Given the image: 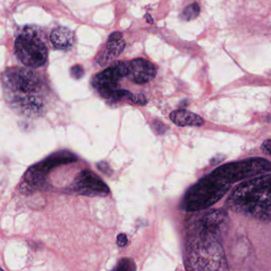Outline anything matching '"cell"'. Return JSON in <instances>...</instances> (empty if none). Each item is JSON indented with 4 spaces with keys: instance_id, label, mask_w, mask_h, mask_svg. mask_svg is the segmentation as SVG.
<instances>
[{
    "instance_id": "3",
    "label": "cell",
    "mask_w": 271,
    "mask_h": 271,
    "mask_svg": "<svg viewBox=\"0 0 271 271\" xmlns=\"http://www.w3.org/2000/svg\"><path fill=\"white\" fill-rule=\"evenodd\" d=\"M187 271H230L221 240L207 235H193L185 252Z\"/></svg>"
},
{
    "instance_id": "12",
    "label": "cell",
    "mask_w": 271,
    "mask_h": 271,
    "mask_svg": "<svg viewBox=\"0 0 271 271\" xmlns=\"http://www.w3.org/2000/svg\"><path fill=\"white\" fill-rule=\"evenodd\" d=\"M170 119L175 125L181 127L186 126H202L204 120L198 114L186 110H178L170 114Z\"/></svg>"
},
{
    "instance_id": "22",
    "label": "cell",
    "mask_w": 271,
    "mask_h": 271,
    "mask_svg": "<svg viewBox=\"0 0 271 271\" xmlns=\"http://www.w3.org/2000/svg\"><path fill=\"white\" fill-rule=\"evenodd\" d=\"M146 18H147V22H149V23H153V21H152V19H151V16L149 15V14H147L146 15Z\"/></svg>"
},
{
    "instance_id": "11",
    "label": "cell",
    "mask_w": 271,
    "mask_h": 271,
    "mask_svg": "<svg viewBox=\"0 0 271 271\" xmlns=\"http://www.w3.org/2000/svg\"><path fill=\"white\" fill-rule=\"evenodd\" d=\"M127 67L128 70L126 76L137 84L148 83L156 75L155 65L144 59L134 60Z\"/></svg>"
},
{
    "instance_id": "17",
    "label": "cell",
    "mask_w": 271,
    "mask_h": 271,
    "mask_svg": "<svg viewBox=\"0 0 271 271\" xmlns=\"http://www.w3.org/2000/svg\"><path fill=\"white\" fill-rule=\"evenodd\" d=\"M84 75V70L81 65H75L71 68V75L75 79H79Z\"/></svg>"
},
{
    "instance_id": "1",
    "label": "cell",
    "mask_w": 271,
    "mask_h": 271,
    "mask_svg": "<svg viewBox=\"0 0 271 271\" xmlns=\"http://www.w3.org/2000/svg\"><path fill=\"white\" fill-rule=\"evenodd\" d=\"M2 80L5 100L17 114L33 118L43 113L45 84L38 73L12 68L3 73Z\"/></svg>"
},
{
    "instance_id": "18",
    "label": "cell",
    "mask_w": 271,
    "mask_h": 271,
    "mask_svg": "<svg viewBox=\"0 0 271 271\" xmlns=\"http://www.w3.org/2000/svg\"><path fill=\"white\" fill-rule=\"evenodd\" d=\"M134 103L136 104L140 105V106H143L147 103V100L146 97L143 95V94H136V95H133L132 98H131Z\"/></svg>"
},
{
    "instance_id": "20",
    "label": "cell",
    "mask_w": 271,
    "mask_h": 271,
    "mask_svg": "<svg viewBox=\"0 0 271 271\" xmlns=\"http://www.w3.org/2000/svg\"><path fill=\"white\" fill-rule=\"evenodd\" d=\"M261 148L264 153L271 155V139L265 140L262 144Z\"/></svg>"
},
{
    "instance_id": "4",
    "label": "cell",
    "mask_w": 271,
    "mask_h": 271,
    "mask_svg": "<svg viewBox=\"0 0 271 271\" xmlns=\"http://www.w3.org/2000/svg\"><path fill=\"white\" fill-rule=\"evenodd\" d=\"M231 187L232 185L208 175L189 189L182 201L181 207L189 212L208 208L222 199Z\"/></svg>"
},
{
    "instance_id": "21",
    "label": "cell",
    "mask_w": 271,
    "mask_h": 271,
    "mask_svg": "<svg viewBox=\"0 0 271 271\" xmlns=\"http://www.w3.org/2000/svg\"><path fill=\"white\" fill-rule=\"evenodd\" d=\"M122 38V34L120 32H114L110 34L108 41H120Z\"/></svg>"
},
{
    "instance_id": "8",
    "label": "cell",
    "mask_w": 271,
    "mask_h": 271,
    "mask_svg": "<svg viewBox=\"0 0 271 271\" xmlns=\"http://www.w3.org/2000/svg\"><path fill=\"white\" fill-rule=\"evenodd\" d=\"M128 67L122 62L114 64L108 68L94 77L92 84L102 97L112 98L115 90H118V83L127 75Z\"/></svg>"
},
{
    "instance_id": "9",
    "label": "cell",
    "mask_w": 271,
    "mask_h": 271,
    "mask_svg": "<svg viewBox=\"0 0 271 271\" xmlns=\"http://www.w3.org/2000/svg\"><path fill=\"white\" fill-rule=\"evenodd\" d=\"M76 159V157L72 154L65 151L53 154L42 163L31 167L26 173V181L29 184L33 185L34 187L39 186L43 182L45 174L48 173L50 170L57 166L72 163Z\"/></svg>"
},
{
    "instance_id": "14",
    "label": "cell",
    "mask_w": 271,
    "mask_h": 271,
    "mask_svg": "<svg viewBox=\"0 0 271 271\" xmlns=\"http://www.w3.org/2000/svg\"><path fill=\"white\" fill-rule=\"evenodd\" d=\"M126 47V42L123 40L120 41H108L104 51L102 52L98 58V62L100 65H106L110 61L116 58L124 50Z\"/></svg>"
},
{
    "instance_id": "13",
    "label": "cell",
    "mask_w": 271,
    "mask_h": 271,
    "mask_svg": "<svg viewBox=\"0 0 271 271\" xmlns=\"http://www.w3.org/2000/svg\"><path fill=\"white\" fill-rule=\"evenodd\" d=\"M50 41L56 49L66 50L74 43V35L71 30L66 27H58L50 34Z\"/></svg>"
},
{
    "instance_id": "2",
    "label": "cell",
    "mask_w": 271,
    "mask_h": 271,
    "mask_svg": "<svg viewBox=\"0 0 271 271\" xmlns=\"http://www.w3.org/2000/svg\"><path fill=\"white\" fill-rule=\"evenodd\" d=\"M225 206L258 220L271 221V174L238 185L226 201Z\"/></svg>"
},
{
    "instance_id": "19",
    "label": "cell",
    "mask_w": 271,
    "mask_h": 271,
    "mask_svg": "<svg viewBox=\"0 0 271 271\" xmlns=\"http://www.w3.org/2000/svg\"><path fill=\"white\" fill-rule=\"evenodd\" d=\"M127 243H128V238L126 236V234H119L118 237H117V244H118V245L122 248V247H125Z\"/></svg>"
},
{
    "instance_id": "16",
    "label": "cell",
    "mask_w": 271,
    "mask_h": 271,
    "mask_svg": "<svg viewBox=\"0 0 271 271\" xmlns=\"http://www.w3.org/2000/svg\"><path fill=\"white\" fill-rule=\"evenodd\" d=\"M112 271H136V265L134 260L124 258L118 262Z\"/></svg>"
},
{
    "instance_id": "10",
    "label": "cell",
    "mask_w": 271,
    "mask_h": 271,
    "mask_svg": "<svg viewBox=\"0 0 271 271\" xmlns=\"http://www.w3.org/2000/svg\"><path fill=\"white\" fill-rule=\"evenodd\" d=\"M74 191L88 197H106L110 194L107 185L92 171L84 170L78 174L73 184Z\"/></svg>"
},
{
    "instance_id": "5",
    "label": "cell",
    "mask_w": 271,
    "mask_h": 271,
    "mask_svg": "<svg viewBox=\"0 0 271 271\" xmlns=\"http://www.w3.org/2000/svg\"><path fill=\"white\" fill-rule=\"evenodd\" d=\"M271 171V162L262 158H252L224 164L216 168L210 175L223 183L232 185L239 181Z\"/></svg>"
},
{
    "instance_id": "15",
    "label": "cell",
    "mask_w": 271,
    "mask_h": 271,
    "mask_svg": "<svg viewBox=\"0 0 271 271\" xmlns=\"http://www.w3.org/2000/svg\"><path fill=\"white\" fill-rule=\"evenodd\" d=\"M199 14H200V6L199 4L195 2L185 8L181 17L186 21H191L198 18Z\"/></svg>"
},
{
    "instance_id": "6",
    "label": "cell",
    "mask_w": 271,
    "mask_h": 271,
    "mask_svg": "<svg viewBox=\"0 0 271 271\" xmlns=\"http://www.w3.org/2000/svg\"><path fill=\"white\" fill-rule=\"evenodd\" d=\"M16 56L24 65L38 68L42 67L48 59V49L35 32L26 30L15 40Z\"/></svg>"
},
{
    "instance_id": "7",
    "label": "cell",
    "mask_w": 271,
    "mask_h": 271,
    "mask_svg": "<svg viewBox=\"0 0 271 271\" xmlns=\"http://www.w3.org/2000/svg\"><path fill=\"white\" fill-rule=\"evenodd\" d=\"M229 217L224 209H212L202 213L194 223L193 235H207L221 238L228 230Z\"/></svg>"
}]
</instances>
